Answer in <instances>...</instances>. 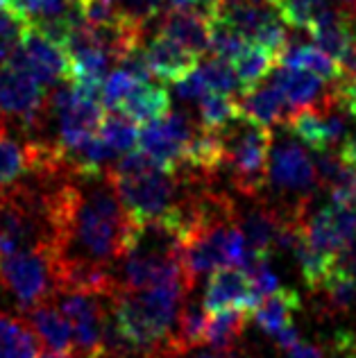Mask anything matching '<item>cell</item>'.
<instances>
[{"instance_id": "obj_1", "label": "cell", "mask_w": 356, "mask_h": 358, "mask_svg": "<svg viewBox=\"0 0 356 358\" xmlns=\"http://www.w3.org/2000/svg\"><path fill=\"white\" fill-rule=\"evenodd\" d=\"M193 284L184 277L143 290H116L109 297L116 324L138 358H155L175 345L177 320Z\"/></svg>"}, {"instance_id": "obj_2", "label": "cell", "mask_w": 356, "mask_h": 358, "mask_svg": "<svg viewBox=\"0 0 356 358\" xmlns=\"http://www.w3.org/2000/svg\"><path fill=\"white\" fill-rule=\"evenodd\" d=\"M220 136L222 166L232 186L241 195L255 197L268 184V159L273 148V129L238 111L227 125L215 129Z\"/></svg>"}, {"instance_id": "obj_3", "label": "cell", "mask_w": 356, "mask_h": 358, "mask_svg": "<svg viewBox=\"0 0 356 358\" xmlns=\"http://www.w3.org/2000/svg\"><path fill=\"white\" fill-rule=\"evenodd\" d=\"M318 173L308 152L290 138H279L270 148L268 159V184L284 197L279 213L286 218H302L306 206L313 202L318 188Z\"/></svg>"}, {"instance_id": "obj_4", "label": "cell", "mask_w": 356, "mask_h": 358, "mask_svg": "<svg viewBox=\"0 0 356 358\" xmlns=\"http://www.w3.org/2000/svg\"><path fill=\"white\" fill-rule=\"evenodd\" d=\"M0 286L9 290L23 313L50 301L57 293L52 250L30 248L0 257Z\"/></svg>"}, {"instance_id": "obj_5", "label": "cell", "mask_w": 356, "mask_h": 358, "mask_svg": "<svg viewBox=\"0 0 356 358\" xmlns=\"http://www.w3.org/2000/svg\"><path fill=\"white\" fill-rule=\"evenodd\" d=\"M111 295H96L87 290H57V306L73 329L75 358H102V334Z\"/></svg>"}, {"instance_id": "obj_6", "label": "cell", "mask_w": 356, "mask_h": 358, "mask_svg": "<svg viewBox=\"0 0 356 358\" xmlns=\"http://www.w3.org/2000/svg\"><path fill=\"white\" fill-rule=\"evenodd\" d=\"M198 129L200 127L186 111L171 109L162 118L145 122V127L138 131V145H141V152L152 159L155 166L175 173L182 166L186 150Z\"/></svg>"}, {"instance_id": "obj_7", "label": "cell", "mask_w": 356, "mask_h": 358, "mask_svg": "<svg viewBox=\"0 0 356 358\" xmlns=\"http://www.w3.org/2000/svg\"><path fill=\"white\" fill-rule=\"evenodd\" d=\"M9 64L25 66L45 89H52L59 82L69 80V55L64 50V45L48 39L32 23L27 25L21 43L5 66Z\"/></svg>"}, {"instance_id": "obj_8", "label": "cell", "mask_w": 356, "mask_h": 358, "mask_svg": "<svg viewBox=\"0 0 356 358\" xmlns=\"http://www.w3.org/2000/svg\"><path fill=\"white\" fill-rule=\"evenodd\" d=\"M261 297L257 290L252 288V281L245 270L241 268H220L211 272V277L204 288L202 304L209 313L225 308H243V310H255Z\"/></svg>"}, {"instance_id": "obj_9", "label": "cell", "mask_w": 356, "mask_h": 358, "mask_svg": "<svg viewBox=\"0 0 356 358\" xmlns=\"http://www.w3.org/2000/svg\"><path fill=\"white\" fill-rule=\"evenodd\" d=\"M159 34L168 36L184 48H189L193 55L202 57L209 52L211 41V18L200 7H184V9H171L162 14L159 21Z\"/></svg>"}, {"instance_id": "obj_10", "label": "cell", "mask_w": 356, "mask_h": 358, "mask_svg": "<svg viewBox=\"0 0 356 358\" xmlns=\"http://www.w3.org/2000/svg\"><path fill=\"white\" fill-rule=\"evenodd\" d=\"M25 320L39 336L45 352L55 358H75V345H73V329L66 315L62 313L57 304L43 301V304L30 308L23 313Z\"/></svg>"}, {"instance_id": "obj_11", "label": "cell", "mask_w": 356, "mask_h": 358, "mask_svg": "<svg viewBox=\"0 0 356 358\" xmlns=\"http://www.w3.org/2000/svg\"><path fill=\"white\" fill-rule=\"evenodd\" d=\"M270 80H273L282 93L286 96L288 105L295 111H302L315 105H325V102L336 100L334 87L327 89L322 78L308 73V71H299V69H286V66H279L270 73Z\"/></svg>"}, {"instance_id": "obj_12", "label": "cell", "mask_w": 356, "mask_h": 358, "mask_svg": "<svg viewBox=\"0 0 356 358\" xmlns=\"http://www.w3.org/2000/svg\"><path fill=\"white\" fill-rule=\"evenodd\" d=\"M143 55L150 66L152 78H159L164 82H177L186 78L195 66H198V55H193L182 43L168 39L164 34L152 36L148 43H143Z\"/></svg>"}, {"instance_id": "obj_13", "label": "cell", "mask_w": 356, "mask_h": 358, "mask_svg": "<svg viewBox=\"0 0 356 358\" xmlns=\"http://www.w3.org/2000/svg\"><path fill=\"white\" fill-rule=\"evenodd\" d=\"M308 34H311L313 43L320 50H325L332 59L341 62L345 52L352 48V14L343 12L339 7H327L318 14L311 25H308Z\"/></svg>"}, {"instance_id": "obj_14", "label": "cell", "mask_w": 356, "mask_h": 358, "mask_svg": "<svg viewBox=\"0 0 356 358\" xmlns=\"http://www.w3.org/2000/svg\"><path fill=\"white\" fill-rule=\"evenodd\" d=\"M241 111L252 120L261 122L266 127H275V125H286L288 118L293 116V107L288 105L286 96L282 89L270 80V82H261L257 87H252L245 91V96L238 102Z\"/></svg>"}, {"instance_id": "obj_15", "label": "cell", "mask_w": 356, "mask_h": 358, "mask_svg": "<svg viewBox=\"0 0 356 358\" xmlns=\"http://www.w3.org/2000/svg\"><path fill=\"white\" fill-rule=\"evenodd\" d=\"M32 175L30 138L18 141L9 134V120L0 116V191H7Z\"/></svg>"}, {"instance_id": "obj_16", "label": "cell", "mask_w": 356, "mask_h": 358, "mask_svg": "<svg viewBox=\"0 0 356 358\" xmlns=\"http://www.w3.org/2000/svg\"><path fill=\"white\" fill-rule=\"evenodd\" d=\"M302 308V299L299 293L288 288H279L277 293L264 297L257 304V308L252 310L255 324L270 338L282 336L288 327H293V315Z\"/></svg>"}, {"instance_id": "obj_17", "label": "cell", "mask_w": 356, "mask_h": 358, "mask_svg": "<svg viewBox=\"0 0 356 358\" xmlns=\"http://www.w3.org/2000/svg\"><path fill=\"white\" fill-rule=\"evenodd\" d=\"M238 227L245 236L250 250L257 254V257H270V252H275V241H277V231L279 224H282V213L275 206H255V209H248L238 213Z\"/></svg>"}, {"instance_id": "obj_18", "label": "cell", "mask_w": 356, "mask_h": 358, "mask_svg": "<svg viewBox=\"0 0 356 358\" xmlns=\"http://www.w3.org/2000/svg\"><path fill=\"white\" fill-rule=\"evenodd\" d=\"M43 345L30 322L0 310V358H39Z\"/></svg>"}, {"instance_id": "obj_19", "label": "cell", "mask_w": 356, "mask_h": 358, "mask_svg": "<svg viewBox=\"0 0 356 358\" xmlns=\"http://www.w3.org/2000/svg\"><path fill=\"white\" fill-rule=\"evenodd\" d=\"M118 111H123L134 122L145 125V122H152L171 111V96L162 84L138 82L134 91L123 100V105L118 107Z\"/></svg>"}, {"instance_id": "obj_20", "label": "cell", "mask_w": 356, "mask_h": 358, "mask_svg": "<svg viewBox=\"0 0 356 358\" xmlns=\"http://www.w3.org/2000/svg\"><path fill=\"white\" fill-rule=\"evenodd\" d=\"M277 64L286 66V69H299L308 71L322 78L327 82H336L341 78V66L336 59H332L325 50H320L318 45L308 43H290L277 55Z\"/></svg>"}, {"instance_id": "obj_21", "label": "cell", "mask_w": 356, "mask_h": 358, "mask_svg": "<svg viewBox=\"0 0 356 358\" xmlns=\"http://www.w3.org/2000/svg\"><path fill=\"white\" fill-rule=\"evenodd\" d=\"M252 313L243 308H225V310H215L207 322V336H204V343L211 347H218V350H229L238 341L245 327L250 322Z\"/></svg>"}, {"instance_id": "obj_22", "label": "cell", "mask_w": 356, "mask_h": 358, "mask_svg": "<svg viewBox=\"0 0 356 358\" xmlns=\"http://www.w3.org/2000/svg\"><path fill=\"white\" fill-rule=\"evenodd\" d=\"M275 64H277V55L273 50L264 48V45L250 43L245 48V52L234 62V71H236V75H238L243 93L264 82L266 75L273 73Z\"/></svg>"}, {"instance_id": "obj_23", "label": "cell", "mask_w": 356, "mask_h": 358, "mask_svg": "<svg viewBox=\"0 0 356 358\" xmlns=\"http://www.w3.org/2000/svg\"><path fill=\"white\" fill-rule=\"evenodd\" d=\"M98 134L118 155L120 152H129V150H134V145L138 143L136 122L129 116H125L123 111H118V109L109 111V114L102 116Z\"/></svg>"}, {"instance_id": "obj_24", "label": "cell", "mask_w": 356, "mask_h": 358, "mask_svg": "<svg viewBox=\"0 0 356 358\" xmlns=\"http://www.w3.org/2000/svg\"><path fill=\"white\" fill-rule=\"evenodd\" d=\"M209 310L204 308V304L198 301H186L180 320H177V329H175V343L182 347V350H189V347L202 345L204 336H207V322H209Z\"/></svg>"}, {"instance_id": "obj_25", "label": "cell", "mask_w": 356, "mask_h": 358, "mask_svg": "<svg viewBox=\"0 0 356 358\" xmlns=\"http://www.w3.org/2000/svg\"><path fill=\"white\" fill-rule=\"evenodd\" d=\"M241 111L238 102L227 93L209 91L198 100V116L204 129H220Z\"/></svg>"}, {"instance_id": "obj_26", "label": "cell", "mask_w": 356, "mask_h": 358, "mask_svg": "<svg viewBox=\"0 0 356 358\" xmlns=\"http://www.w3.org/2000/svg\"><path fill=\"white\" fill-rule=\"evenodd\" d=\"M198 69L202 73L204 82H207L209 91L215 93H227V96H236V93H243L238 75L234 71L232 62H225L220 57H211L198 62Z\"/></svg>"}, {"instance_id": "obj_27", "label": "cell", "mask_w": 356, "mask_h": 358, "mask_svg": "<svg viewBox=\"0 0 356 358\" xmlns=\"http://www.w3.org/2000/svg\"><path fill=\"white\" fill-rule=\"evenodd\" d=\"M250 45V41L243 34H238L236 30H232L229 25L211 21V41H209V52L213 57H220L225 62H236L245 48Z\"/></svg>"}, {"instance_id": "obj_28", "label": "cell", "mask_w": 356, "mask_h": 358, "mask_svg": "<svg viewBox=\"0 0 356 358\" xmlns=\"http://www.w3.org/2000/svg\"><path fill=\"white\" fill-rule=\"evenodd\" d=\"M136 84H138V80L127 69H123V66H114V69L107 73V78L102 82V89H100L102 107L109 111L118 109L123 105V100L134 91Z\"/></svg>"}, {"instance_id": "obj_29", "label": "cell", "mask_w": 356, "mask_h": 358, "mask_svg": "<svg viewBox=\"0 0 356 358\" xmlns=\"http://www.w3.org/2000/svg\"><path fill=\"white\" fill-rule=\"evenodd\" d=\"M166 0H116V16L123 23L143 30L162 16Z\"/></svg>"}, {"instance_id": "obj_30", "label": "cell", "mask_w": 356, "mask_h": 358, "mask_svg": "<svg viewBox=\"0 0 356 358\" xmlns=\"http://www.w3.org/2000/svg\"><path fill=\"white\" fill-rule=\"evenodd\" d=\"M245 272H248V277L252 281V288L257 290V295L261 299L268 297V295H273V293H277V290L282 288V286H279L277 272L273 270V266H270V261L266 257H257L245 268Z\"/></svg>"}, {"instance_id": "obj_31", "label": "cell", "mask_w": 356, "mask_h": 358, "mask_svg": "<svg viewBox=\"0 0 356 358\" xmlns=\"http://www.w3.org/2000/svg\"><path fill=\"white\" fill-rule=\"evenodd\" d=\"M204 93H209V87H207V82H204L198 66H195L186 78L175 82V96L184 102H195V105H198V100L204 96Z\"/></svg>"}, {"instance_id": "obj_32", "label": "cell", "mask_w": 356, "mask_h": 358, "mask_svg": "<svg viewBox=\"0 0 356 358\" xmlns=\"http://www.w3.org/2000/svg\"><path fill=\"white\" fill-rule=\"evenodd\" d=\"M332 84H334V93H336L339 105L354 116L356 114V75H354V78H345V80H339V82H332Z\"/></svg>"}, {"instance_id": "obj_33", "label": "cell", "mask_w": 356, "mask_h": 358, "mask_svg": "<svg viewBox=\"0 0 356 358\" xmlns=\"http://www.w3.org/2000/svg\"><path fill=\"white\" fill-rule=\"evenodd\" d=\"M286 358H329V356H327V352H322L318 345L297 341L293 347L286 350Z\"/></svg>"}, {"instance_id": "obj_34", "label": "cell", "mask_w": 356, "mask_h": 358, "mask_svg": "<svg viewBox=\"0 0 356 358\" xmlns=\"http://www.w3.org/2000/svg\"><path fill=\"white\" fill-rule=\"evenodd\" d=\"M7 7H12L14 12L23 14L27 21H32L34 16V7H36V0H5Z\"/></svg>"}, {"instance_id": "obj_35", "label": "cell", "mask_w": 356, "mask_h": 358, "mask_svg": "<svg viewBox=\"0 0 356 358\" xmlns=\"http://www.w3.org/2000/svg\"><path fill=\"white\" fill-rule=\"evenodd\" d=\"M332 5L348 14H356V0H332Z\"/></svg>"}, {"instance_id": "obj_36", "label": "cell", "mask_w": 356, "mask_h": 358, "mask_svg": "<svg viewBox=\"0 0 356 358\" xmlns=\"http://www.w3.org/2000/svg\"><path fill=\"white\" fill-rule=\"evenodd\" d=\"M264 3H268V5H273V7H279L284 3V0H264Z\"/></svg>"}, {"instance_id": "obj_37", "label": "cell", "mask_w": 356, "mask_h": 358, "mask_svg": "<svg viewBox=\"0 0 356 358\" xmlns=\"http://www.w3.org/2000/svg\"><path fill=\"white\" fill-rule=\"evenodd\" d=\"M39 358H55V356H50V354H48V352H45V354H41V356H39Z\"/></svg>"}, {"instance_id": "obj_38", "label": "cell", "mask_w": 356, "mask_h": 358, "mask_svg": "<svg viewBox=\"0 0 356 358\" xmlns=\"http://www.w3.org/2000/svg\"><path fill=\"white\" fill-rule=\"evenodd\" d=\"M109 3H116V0H109Z\"/></svg>"}, {"instance_id": "obj_39", "label": "cell", "mask_w": 356, "mask_h": 358, "mask_svg": "<svg viewBox=\"0 0 356 358\" xmlns=\"http://www.w3.org/2000/svg\"><path fill=\"white\" fill-rule=\"evenodd\" d=\"M0 71H3V66H0Z\"/></svg>"}, {"instance_id": "obj_40", "label": "cell", "mask_w": 356, "mask_h": 358, "mask_svg": "<svg viewBox=\"0 0 356 358\" xmlns=\"http://www.w3.org/2000/svg\"><path fill=\"white\" fill-rule=\"evenodd\" d=\"M354 116H356V114H354Z\"/></svg>"}]
</instances>
